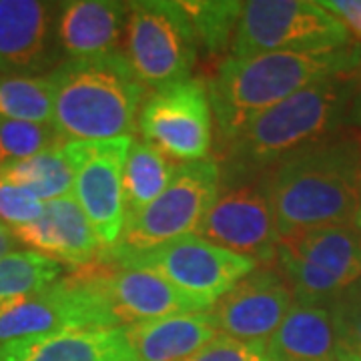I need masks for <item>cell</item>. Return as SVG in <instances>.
I'll return each mask as SVG.
<instances>
[{"mask_svg":"<svg viewBox=\"0 0 361 361\" xmlns=\"http://www.w3.org/2000/svg\"><path fill=\"white\" fill-rule=\"evenodd\" d=\"M281 237L353 225L361 195V147L325 137L261 175Z\"/></svg>","mask_w":361,"mask_h":361,"instance_id":"1","label":"cell"},{"mask_svg":"<svg viewBox=\"0 0 361 361\" xmlns=\"http://www.w3.org/2000/svg\"><path fill=\"white\" fill-rule=\"evenodd\" d=\"M360 49L325 54L267 52L247 59H225L207 82L221 147H227L265 111L283 103L322 78L355 73Z\"/></svg>","mask_w":361,"mask_h":361,"instance_id":"2","label":"cell"},{"mask_svg":"<svg viewBox=\"0 0 361 361\" xmlns=\"http://www.w3.org/2000/svg\"><path fill=\"white\" fill-rule=\"evenodd\" d=\"M54 92L52 125L65 142L133 137L147 89L125 52L63 61L49 75Z\"/></svg>","mask_w":361,"mask_h":361,"instance_id":"3","label":"cell"},{"mask_svg":"<svg viewBox=\"0 0 361 361\" xmlns=\"http://www.w3.org/2000/svg\"><path fill=\"white\" fill-rule=\"evenodd\" d=\"M353 75L322 78L259 115L225 147L229 185L259 179L285 157L331 137L355 89Z\"/></svg>","mask_w":361,"mask_h":361,"instance_id":"4","label":"cell"},{"mask_svg":"<svg viewBox=\"0 0 361 361\" xmlns=\"http://www.w3.org/2000/svg\"><path fill=\"white\" fill-rule=\"evenodd\" d=\"M219 187L221 167L215 159L180 163L167 189L151 205L127 219L115 247L101 253L99 261L113 265L195 235L217 201Z\"/></svg>","mask_w":361,"mask_h":361,"instance_id":"5","label":"cell"},{"mask_svg":"<svg viewBox=\"0 0 361 361\" xmlns=\"http://www.w3.org/2000/svg\"><path fill=\"white\" fill-rule=\"evenodd\" d=\"M348 47V30L322 2L249 0L243 4L229 59L267 52L325 54Z\"/></svg>","mask_w":361,"mask_h":361,"instance_id":"6","label":"cell"},{"mask_svg":"<svg viewBox=\"0 0 361 361\" xmlns=\"http://www.w3.org/2000/svg\"><path fill=\"white\" fill-rule=\"evenodd\" d=\"M121 327L109 305L99 261L75 269L0 313V345L20 337L68 329Z\"/></svg>","mask_w":361,"mask_h":361,"instance_id":"7","label":"cell"},{"mask_svg":"<svg viewBox=\"0 0 361 361\" xmlns=\"http://www.w3.org/2000/svg\"><path fill=\"white\" fill-rule=\"evenodd\" d=\"M125 56L145 89H163L191 78L199 40L179 2L139 0L129 4Z\"/></svg>","mask_w":361,"mask_h":361,"instance_id":"8","label":"cell"},{"mask_svg":"<svg viewBox=\"0 0 361 361\" xmlns=\"http://www.w3.org/2000/svg\"><path fill=\"white\" fill-rule=\"evenodd\" d=\"M111 267L153 271L177 287L183 295L209 311L243 277L257 269L259 263L255 259L205 241L199 235H187L142 255L113 263Z\"/></svg>","mask_w":361,"mask_h":361,"instance_id":"9","label":"cell"},{"mask_svg":"<svg viewBox=\"0 0 361 361\" xmlns=\"http://www.w3.org/2000/svg\"><path fill=\"white\" fill-rule=\"evenodd\" d=\"M213 106L203 78H187L145 97L137 130L142 141L177 163L209 159L213 147Z\"/></svg>","mask_w":361,"mask_h":361,"instance_id":"10","label":"cell"},{"mask_svg":"<svg viewBox=\"0 0 361 361\" xmlns=\"http://www.w3.org/2000/svg\"><path fill=\"white\" fill-rule=\"evenodd\" d=\"M130 145L133 137L65 142L66 159L75 171L73 195L99 239L101 253L113 249L125 229L123 169Z\"/></svg>","mask_w":361,"mask_h":361,"instance_id":"11","label":"cell"},{"mask_svg":"<svg viewBox=\"0 0 361 361\" xmlns=\"http://www.w3.org/2000/svg\"><path fill=\"white\" fill-rule=\"evenodd\" d=\"M195 235L259 265H275L281 235L263 180H243L219 191Z\"/></svg>","mask_w":361,"mask_h":361,"instance_id":"12","label":"cell"},{"mask_svg":"<svg viewBox=\"0 0 361 361\" xmlns=\"http://www.w3.org/2000/svg\"><path fill=\"white\" fill-rule=\"evenodd\" d=\"M295 297L277 265H259L211 307L221 334L267 343L279 329Z\"/></svg>","mask_w":361,"mask_h":361,"instance_id":"13","label":"cell"},{"mask_svg":"<svg viewBox=\"0 0 361 361\" xmlns=\"http://www.w3.org/2000/svg\"><path fill=\"white\" fill-rule=\"evenodd\" d=\"M59 4L0 0V75H30L59 61Z\"/></svg>","mask_w":361,"mask_h":361,"instance_id":"14","label":"cell"},{"mask_svg":"<svg viewBox=\"0 0 361 361\" xmlns=\"http://www.w3.org/2000/svg\"><path fill=\"white\" fill-rule=\"evenodd\" d=\"M13 233L16 239L32 247V251L65 267H90L101 257L99 239L73 193L44 203L39 219L16 227Z\"/></svg>","mask_w":361,"mask_h":361,"instance_id":"15","label":"cell"},{"mask_svg":"<svg viewBox=\"0 0 361 361\" xmlns=\"http://www.w3.org/2000/svg\"><path fill=\"white\" fill-rule=\"evenodd\" d=\"M99 265L103 271V285L109 305L121 327L180 313L207 311L153 271L111 267L104 263Z\"/></svg>","mask_w":361,"mask_h":361,"instance_id":"16","label":"cell"},{"mask_svg":"<svg viewBox=\"0 0 361 361\" xmlns=\"http://www.w3.org/2000/svg\"><path fill=\"white\" fill-rule=\"evenodd\" d=\"M129 4L115 0H73L59 4L56 44L66 61L99 59L121 52Z\"/></svg>","mask_w":361,"mask_h":361,"instance_id":"17","label":"cell"},{"mask_svg":"<svg viewBox=\"0 0 361 361\" xmlns=\"http://www.w3.org/2000/svg\"><path fill=\"white\" fill-rule=\"evenodd\" d=\"M0 361H139L125 327L68 329L0 345Z\"/></svg>","mask_w":361,"mask_h":361,"instance_id":"18","label":"cell"},{"mask_svg":"<svg viewBox=\"0 0 361 361\" xmlns=\"http://www.w3.org/2000/svg\"><path fill=\"white\" fill-rule=\"evenodd\" d=\"M139 361H183L219 336L211 310L127 325Z\"/></svg>","mask_w":361,"mask_h":361,"instance_id":"19","label":"cell"},{"mask_svg":"<svg viewBox=\"0 0 361 361\" xmlns=\"http://www.w3.org/2000/svg\"><path fill=\"white\" fill-rule=\"evenodd\" d=\"M271 361H341L329 305L293 303L267 341Z\"/></svg>","mask_w":361,"mask_h":361,"instance_id":"20","label":"cell"},{"mask_svg":"<svg viewBox=\"0 0 361 361\" xmlns=\"http://www.w3.org/2000/svg\"><path fill=\"white\" fill-rule=\"evenodd\" d=\"M279 245L331 273L345 289L361 277V235L353 225L293 233L281 237Z\"/></svg>","mask_w":361,"mask_h":361,"instance_id":"21","label":"cell"},{"mask_svg":"<svg viewBox=\"0 0 361 361\" xmlns=\"http://www.w3.org/2000/svg\"><path fill=\"white\" fill-rule=\"evenodd\" d=\"M180 163L169 159L147 141H135L123 169V195L125 215L130 219L145 207H149L173 180ZM127 223V221H125Z\"/></svg>","mask_w":361,"mask_h":361,"instance_id":"22","label":"cell"},{"mask_svg":"<svg viewBox=\"0 0 361 361\" xmlns=\"http://www.w3.org/2000/svg\"><path fill=\"white\" fill-rule=\"evenodd\" d=\"M0 179L8 180L42 203L73 193L75 171L65 153V142L23 161L0 165Z\"/></svg>","mask_w":361,"mask_h":361,"instance_id":"23","label":"cell"},{"mask_svg":"<svg viewBox=\"0 0 361 361\" xmlns=\"http://www.w3.org/2000/svg\"><path fill=\"white\" fill-rule=\"evenodd\" d=\"M66 267L37 251H13L0 259V313L65 277Z\"/></svg>","mask_w":361,"mask_h":361,"instance_id":"24","label":"cell"},{"mask_svg":"<svg viewBox=\"0 0 361 361\" xmlns=\"http://www.w3.org/2000/svg\"><path fill=\"white\" fill-rule=\"evenodd\" d=\"M0 116L52 125L54 92L49 77L0 75Z\"/></svg>","mask_w":361,"mask_h":361,"instance_id":"25","label":"cell"},{"mask_svg":"<svg viewBox=\"0 0 361 361\" xmlns=\"http://www.w3.org/2000/svg\"><path fill=\"white\" fill-rule=\"evenodd\" d=\"M187 13L199 44L211 54H221L231 49L233 37L239 25L245 2L237 0H187L179 2Z\"/></svg>","mask_w":361,"mask_h":361,"instance_id":"26","label":"cell"},{"mask_svg":"<svg viewBox=\"0 0 361 361\" xmlns=\"http://www.w3.org/2000/svg\"><path fill=\"white\" fill-rule=\"evenodd\" d=\"M54 125L26 123L0 116V165L23 161L63 145Z\"/></svg>","mask_w":361,"mask_h":361,"instance_id":"27","label":"cell"},{"mask_svg":"<svg viewBox=\"0 0 361 361\" xmlns=\"http://www.w3.org/2000/svg\"><path fill=\"white\" fill-rule=\"evenodd\" d=\"M341 361H361V303L339 295L329 305Z\"/></svg>","mask_w":361,"mask_h":361,"instance_id":"28","label":"cell"},{"mask_svg":"<svg viewBox=\"0 0 361 361\" xmlns=\"http://www.w3.org/2000/svg\"><path fill=\"white\" fill-rule=\"evenodd\" d=\"M183 361H271L267 343L243 341L219 334L191 357Z\"/></svg>","mask_w":361,"mask_h":361,"instance_id":"29","label":"cell"},{"mask_svg":"<svg viewBox=\"0 0 361 361\" xmlns=\"http://www.w3.org/2000/svg\"><path fill=\"white\" fill-rule=\"evenodd\" d=\"M42 211V201L13 183L0 179V223H6L11 229H16L39 219Z\"/></svg>","mask_w":361,"mask_h":361,"instance_id":"30","label":"cell"},{"mask_svg":"<svg viewBox=\"0 0 361 361\" xmlns=\"http://www.w3.org/2000/svg\"><path fill=\"white\" fill-rule=\"evenodd\" d=\"M322 6L336 16L348 35L361 40V0H325Z\"/></svg>","mask_w":361,"mask_h":361,"instance_id":"31","label":"cell"},{"mask_svg":"<svg viewBox=\"0 0 361 361\" xmlns=\"http://www.w3.org/2000/svg\"><path fill=\"white\" fill-rule=\"evenodd\" d=\"M14 241H16V237H14L13 229L6 227L4 223H0V259L13 253Z\"/></svg>","mask_w":361,"mask_h":361,"instance_id":"32","label":"cell"},{"mask_svg":"<svg viewBox=\"0 0 361 361\" xmlns=\"http://www.w3.org/2000/svg\"><path fill=\"white\" fill-rule=\"evenodd\" d=\"M343 297H345V299H351V301H357V303H361V277L355 281V283L351 285V287L345 289Z\"/></svg>","mask_w":361,"mask_h":361,"instance_id":"33","label":"cell"},{"mask_svg":"<svg viewBox=\"0 0 361 361\" xmlns=\"http://www.w3.org/2000/svg\"><path fill=\"white\" fill-rule=\"evenodd\" d=\"M353 227L357 229L361 235V195H360V205H357V213H355V219H353Z\"/></svg>","mask_w":361,"mask_h":361,"instance_id":"34","label":"cell"},{"mask_svg":"<svg viewBox=\"0 0 361 361\" xmlns=\"http://www.w3.org/2000/svg\"><path fill=\"white\" fill-rule=\"evenodd\" d=\"M343 361H345V360H343Z\"/></svg>","mask_w":361,"mask_h":361,"instance_id":"35","label":"cell"}]
</instances>
